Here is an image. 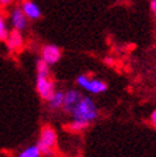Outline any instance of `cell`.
I'll return each instance as SVG.
<instances>
[{
    "mask_svg": "<svg viewBox=\"0 0 156 157\" xmlns=\"http://www.w3.org/2000/svg\"><path fill=\"white\" fill-rule=\"evenodd\" d=\"M73 119L83 120L87 123H92L99 116V109L90 96H83L77 101V104L68 111Z\"/></svg>",
    "mask_w": 156,
    "mask_h": 157,
    "instance_id": "obj_1",
    "label": "cell"
},
{
    "mask_svg": "<svg viewBox=\"0 0 156 157\" xmlns=\"http://www.w3.org/2000/svg\"><path fill=\"white\" fill-rule=\"evenodd\" d=\"M57 132L54 130L51 127L46 125L42 128L41 134H40V139L37 142V146L40 148V151L42 155L45 156H53L54 153V147L57 146Z\"/></svg>",
    "mask_w": 156,
    "mask_h": 157,
    "instance_id": "obj_2",
    "label": "cell"
},
{
    "mask_svg": "<svg viewBox=\"0 0 156 157\" xmlns=\"http://www.w3.org/2000/svg\"><path fill=\"white\" fill-rule=\"evenodd\" d=\"M76 82L81 88L86 90L90 93H93V95H99V93H103L107 90V84L105 82L96 79V78H88L86 74L78 75Z\"/></svg>",
    "mask_w": 156,
    "mask_h": 157,
    "instance_id": "obj_3",
    "label": "cell"
},
{
    "mask_svg": "<svg viewBox=\"0 0 156 157\" xmlns=\"http://www.w3.org/2000/svg\"><path fill=\"white\" fill-rule=\"evenodd\" d=\"M36 90L41 98L49 101V98L53 96V93L55 92L54 88V82L50 79L49 77L45 75H37L36 78Z\"/></svg>",
    "mask_w": 156,
    "mask_h": 157,
    "instance_id": "obj_4",
    "label": "cell"
},
{
    "mask_svg": "<svg viewBox=\"0 0 156 157\" xmlns=\"http://www.w3.org/2000/svg\"><path fill=\"white\" fill-rule=\"evenodd\" d=\"M9 19L14 29L18 31H25L28 26V18L26 17V14L23 13L21 6H13L12 10L9 13Z\"/></svg>",
    "mask_w": 156,
    "mask_h": 157,
    "instance_id": "obj_5",
    "label": "cell"
},
{
    "mask_svg": "<svg viewBox=\"0 0 156 157\" xmlns=\"http://www.w3.org/2000/svg\"><path fill=\"white\" fill-rule=\"evenodd\" d=\"M41 55H42V59L48 63L49 65H54L60 60L61 58V50L60 48H58L57 45H53V44H49V45H45L42 50H41Z\"/></svg>",
    "mask_w": 156,
    "mask_h": 157,
    "instance_id": "obj_6",
    "label": "cell"
},
{
    "mask_svg": "<svg viewBox=\"0 0 156 157\" xmlns=\"http://www.w3.org/2000/svg\"><path fill=\"white\" fill-rule=\"evenodd\" d=\"M21 8L23 13L26 14V17L31 21H37L42 17V12L33 0H22L21 3Z\"/></svg>",
    "mask_w": 156,
    "mask_h": 157,
    "instance_id": "obj_7",
    "label": "cell"
},
{
    "mask_svg": "<svg viewBox=\"0 0 156 157\" xmlns=\"http://www.w3.org/2000/svg\"><path fill=\"white\" fill-rule=\"evenodd\" d=\"M6 42V48L10 51H17L23 46V36L21 33V31L14 29L10 31L9 35H8V38L5 40Z\"/></svg>",
    "mask_w": 156,
    "mask_h": 157,
    "instance_id": "obj_8",
    "label": "cell"
},
{
    "mask_svg": "<svg viewBox=\"0 0 156 157\" xmlns=\"http://www.w3.org/2000/svg\"><path fill=\"white\" fill-rule=\"evenodd\" d=\"M82 97V93L77 90H68L67 92H64V104H63V110L68 114V111L71 110L76 104L77 101Z\"/></svg>",
    "mask_w": 156,
    "mask_h": 157,
    "instance_id": "obj_9",
    "label": "cell"
},
{
    "mask_svg": "<svg viewBox=\"0 0 156 157\" xmlns=\"http://www.w3.org/2000/svg\"><path fill=\"white\" fill-rule=\"evenodd\" d=\"M64 104V92L63 91H55L53 96L49 98V107L53 110H58L63 107Z\"/></svg>",
    "mask_w": 156,
    "mask_h": 157,
    "instance_id": "obj_10",
    "label": "cell"
},
{
    "mask_svg": "<svg viewBox=\"0 0 156 157\" xmlns=\"http://www.w3.org/2000/svg\"><path fill=\"white\" fill-rule=\"evenodd\" d=\"M42 153L40 151V148H38L37 144H33V146H29L27 148H25L19 155L18 157H40Z\"/></svg>",
    "mask_w": 156,
    "mask_h": 157,
    "instance_id": "obj_11",
    "label": "cell"
},
{
    "mask_svg": "<svg viewBox=\"0 0 156 157\" xmlns=\"http://www.w3.org/2000/svg\"><path fill=\"white\" fill-rule=\"evenodd\" d=\"M36 69H37V75H45V77L50 75V65L42 58L37 60Z\"/></svg>",
    "mask_w": 156,
    "mask_h": 157,
    "instance_id": "obj_12",
    "label": "cell"
},
{
    "mask_svg": "<svg viewBox=\"0 0 156 157\" xmlns=\"http://www.w3.org/2000/svg\"><path fill=\"white\" fill-rule=\"evenodd\" d=\"M88 125H90V123H87V121L73 119V121L68 125V129L72 130V132H81V130H83V129L87 128Z\"/></svg>",
    "mask_w": 156,
    "mask_h": 157,
    "instance_id": "obj_13",
    "label": "cell"
},
{
    "mask_svg": "<svg viewBox=\"0 0 156 157\" xmlns=\"http://www.w3.org/2000/svg\"><path fill=\"white\" fill-rule=\"evenodd\" d=\"M9 35V29H8L6 22L4 19V17L0 14V41H5Z\"/></svg>",
    "mask_w": 156,
    "mask_h": 157,
    "instance_id": "obj_14",
    "label": "cell"
},
{
    "mask_svg": "<svg viewBox=\"0 0 156 157\" xmlns=\"http://www.w3.org/2000/svg\"><path fill=\"white\" fill-rule=\"evenodd\" d=\"M14 0H0V6H3V8H8V6H10L13 4Z\"/></svg>",
    "mask_w": 156,
    "mask_h": 157,
    "instance_id": "obj_15",
    "label": "cell"
},
{
    "mask_svg": "<svg viewBox=\"0 0 156 157\" xmlns=\"http://www.w3.org/2000/svg\"><path fill=\"white\" fill-rule=\"evenodd\" d=\"M150 8H151L152 13L156 15V0H151V3H150Z\"/></svg>",
    "mask_w": 156,
    "mask_h": 157,
    "instance_id": "obj_16",
    "label": "cell"
},
{
    "mask_svg": "<svg viewBox=\"0 0 156 157\" xmlns=\"http://www.w3.org/2000/svg\"><path fill=\"white\" fill-rule=\"evenodd\" d=\"M151 121H152V124L156 127V110H155V111L151 114Z\"/></svg>",
    "mask_w": 156,
    "mask_h": 157,
    "instance_id": "obj_17",
    "label": "cell"
},
{
    "mask_svg": "<svg viewBox=\"0 0 156 157\" xmlns=\"http://www.w3.org/2000/svg\"><path fill=\"white\" fill-rule=\"evenodd\" d=\"M105 63H106V64H109V65H113V64H114V61H113L111 58H106V59H105Z\"/></svg>",
    "mask_w": 156,
    "mask_h": 157,
    "instance_id": "obj_18",
    "label": "cell"
}]
</instances>
